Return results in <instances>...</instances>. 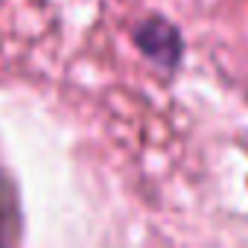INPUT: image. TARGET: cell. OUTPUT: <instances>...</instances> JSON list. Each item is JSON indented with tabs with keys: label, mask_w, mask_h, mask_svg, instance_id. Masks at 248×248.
<instances>
[{
	"label": "cell",
	"mask_w": 248,
	"mask_h": 248,
	"mask_svg": "<svg viewBox=\"0 0 248 248\" xmlns=\"http://www.w3.org/2000/svg\"><path fill=\"white\" fill-rule=\"evenodd\" d=\"M135 41L152 62H158L170 70L178 67V62H181V35L170 21H164V18L143 21L135 30Z\"/></svg>",
	"instance_id": "obj_1"
}]
</instances>
